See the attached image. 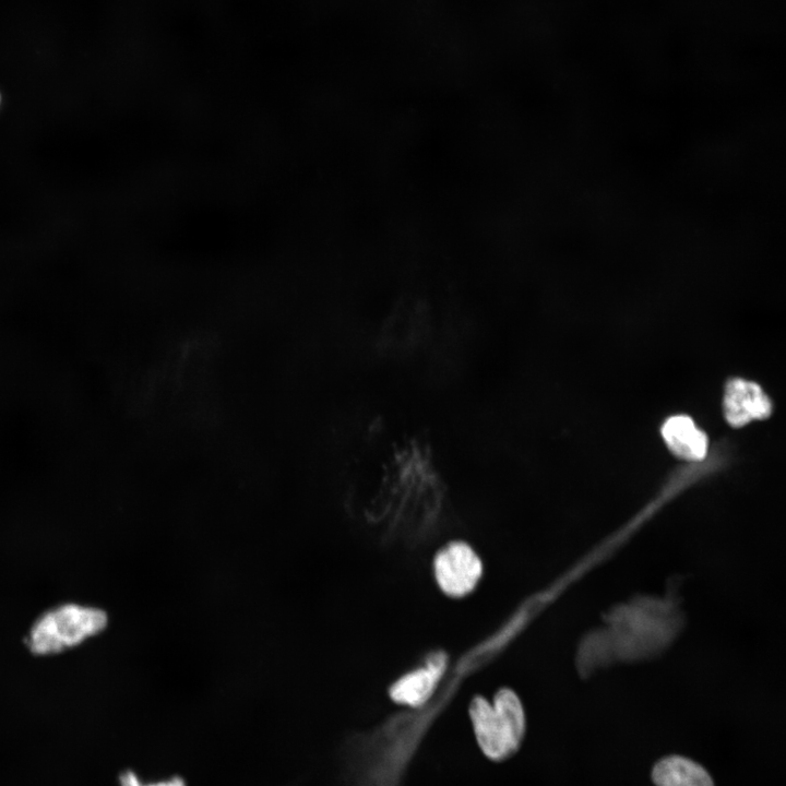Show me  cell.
Listing matches in <instances>:
<instances>
[{"label":"cell","mask_w":786,"mask_h":786,"mask_svg":"<svg viewBox=\"0 0 786 786\" xmlns=\"http://www.w3.org/2000/svg\"><path fill=\"white\" fill-rule=\"evenodd\" d=\"M433 569L440 588L454 597L468 594L481 575L479 557L463 541H453L440 549Z\"/></svg>","instance_id":"cell-3"},{"label":"cell","mask_w":786,"mask_h":786,"mask_svg":"<svg viewBox=\"0 0 786 786\" xmlns=\"http://www.w3.org/2000/svg\"><path fill=\"white\" fill-rule=\"evenodd\" d=\"M441 656L429 659L425 667L410 671L390 688L391 699L402 705L419 707L432 695L443 671Z\"/></svg>","instance_id":"cell-5"},{"label":"cell","mask_w":786,"mask_h":786,"mask_svg":"<svg viewBox=\"0 0 786 786\" xmlns=\"http://www.w3.org/2000/svg\"><path fill=\"white\" fill-rule=\"evenodd\" d=\"M118 784L119 786H188L186 779L180 775L144 781L130 769H126L118 774Z\"/></svg>","instance_id":"cell-8"},{"label":"cell","mask_w":786,"mask_h":786,"mask_svg":"<svg viewBox=\"0 0 786 786\" xmlns=\"http://www.w3.org/2000/svg\"><path fill=\"white\" fill-rule=\"evenodd\" d=\"M662 436L669 450L681 458L699 461L706 454L707 437L688 416L668 418L662 427Z\"/></svg>","instance_id":"cell-6"},{"label":"cell","mask_w":786,"mask_h":786,"mask_svg":"<svg viewBox=\"0 0 786 786\" xmlns=\"http://www.w3.org/2000/svg\"><path fill=\"white\" fill-rule=\"evenodd\" d=\"M107 614L96 607L64 604L44 612L32 626L26 645L36 655L57 654L105 630Z\"/></svg>","instance_id":"cell-2"},{"label":"cell","mask_w":786,"mask_h":786,"mask_svg":"<svg viewBox=\"0 0 786 786\" xmlns=\"http://www.w3.org/2000/svg\"><path fill=\"white\" fill-rule=\"evenodd\" d=\"M468 715L475 740L487 759L501 762L519 751L526 731V718L513 690H498L491 703L484 696H474Z\"/></svg>","instance_id":"cell-1"},{"label":"cell","mask_w":786,"mask_h":786,"mask_svg":"<svg viewBox=\"0 0 786 786\" xmlns=\"http://www.w3.org/2000/svg\"><path fill=\"white\" fill-rule=\"evenodd\" d=\"M651 777L655 786H714L710 773L701 764L678 754L658 760Z\"/></svg>","instance_id":"cell-7"},{"label":"cell","mask_w":786,"mask_h":786,"mask_svg":"<svg viewBox=\"0 0 786 786\" xmlns=\"http://www.w3.org/2000/svg\"><path fill=\"white\" fill-rule=\"evenodd\" d=\"M771 412V401L757 383L731 379L726 384L724 415L730 426L741 427L754 419H765Z\"/></svg>","instance_id":"cell-4"}]
</instances>
